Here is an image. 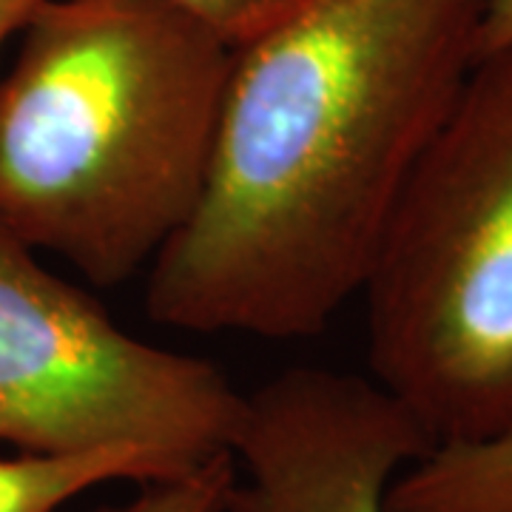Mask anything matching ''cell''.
<instances>
[{
	"label": "cell",
	"mask_w": 512,
	"mask_h": 512,
	"mask_svg": "<svg viewBox=\"0 0 512 512\" xmlns=\"http://www.w3.org/2000/svg\"><path fill=\"white\" fill-rule=\"evenodd\" d=\"M487 0H296L234 49L202 197L148 268L154 322L308 339L359 296L478 57Z\"/></svg>",
	"instance_id": "cell-1"
},
{
	"label": "cell",
	"mask_w": 512,
	"mask_h": 512,
	"mask_svg": "<svg viewBox=\"0 0 512 512\" xmlns=\"http://www.w3.org/2000/svg\"><path fill=\"white\" fill-rule=\"evenodd\" d=\"M231 55L160 0H52L0 74V228L97 288L148 271L202 197Z\"/></svg>",
	"instance_id": "cell-2"
},
{
	"label": "cell",
	"mask_w": 512,
	"mask_h": 512,
	"mask_svg": "<svg viewBox=\"0 0 512 512\" xmlns=\"http://www.w3.org/2000/svg\"><path fill=\"white\" fill-rule=\"evenodd\" d=\"M359 296L370 379L430 439L512 433V46L476 57Z\"/></svg>",
	"instance_id": "cell-3"
},
{
	"label": "cell",
	"mask_w": 512,
	"mask_h": 512,
	"mask_svg": "<svg viewBox=\"0 0 512 512\" xmlns=\"http://www.w3.org/2000/svg\"><path fill=\"white\" fill-rule=\"evenodd\" d=\"M40 256L0 228V444L134 447L174 476L231 456L245 393L225 370L131 336Z\"/></svg>",
	"instance_id": "cell-4"
},
{
	"label": "cell",
	"mask_w": 512,
	"mask_h": 512,
	"mask_svg": "<svg viewBox=\"0 0 512 512\" xmlns=\"http://www.w3.org/2000/svg\"><path fill=\"white\" fill-rule=\"evenodd\" d=\"M433 447L370 376L291 367L242 396L225 512H387L393 481Z\"/></svg>",
	"instance_id": "cell-5"
},
{
	"label": "cell",
	"mask_w": 512,
	"mask_h": 512,
	"mask_svg": "<svg viewBox=\"0 0 512 512\" xmlns=\"http://www.w3.org/2000/svg\"><path fill=\"white\" fill-rule=\"evenodd\" d=\"M387 512H512V433L436 444L393 481Z\"/></svg>",
	"instance_id": "cell-6"
},
{
	"label": "cell",
	"mask_w": 512,
	"mask_h": 512,
	"mask_svg": "<svg viewBox=\"0 0 512 512\" xmlns=\"http://www.w3.org/2000/svg\"><path fill=\"white\" fill-rule=\"evenodd\" d=\"M177 478L160 458L134 447L89 453H15L0 458V512H57L111 481Z\"/></svg>",
	"instance_id": "cell-7"
},
{
	"label": "cell",
	"mask_w": 512,
	"mask_h": 512,
	"mask_svg": "<svg viewBox=\"0 0 512 512\" xmlns=\"http://www.w3.org/2000/svg\"><path fill=\"white\" fill-rule=\"evenodd\" d=\"M231 481L234 461L225 456L185 476L143 484V493H137L131 501L97 512H225Z\"/></svg>",
	"instance_id": "cell-8"
},
{
	"label": "cell",
	"mask_w": 512,
	"mask_h": 512,
	"mask_svg": "<svg viewBox=\"0 0 512 512\" xmlns=\"http://www.w3.org/2000/svg\"><path fill=\"white\" fill-rule=\"evenodd\" d=\"M168 9L194 20L220 37L228 49H239L282 20L296 0H160Z\"/></svg>",
	"instance_id": "cell-9"
},
{
	"label": "cell",
	"mask_w": 512,
	"mask_h": 512,
	"mask_svg": "<svg viewBox=\"0 0 512 512\" xmlns=\"http://www.w3.org/2000/svg\"><path fill=\"white\" fill-rule=\"evenodd\" d=\"M512 46V0H487L478 26V57Z\"/></svg>",
	"instance_id": "cell-10"
},
{
	"label": "cell",
	"mask_w": 512,
	"mask_h": 512,
	"mask_svg": "<svg viewBox=\"0 0 512 512\" xmlns=\"http://www.w3.org/2000/svg\"><path fill=\"white\" fill-rule=\"evenodd\" d=\"M52 0H0V57Z\"/></svg>",
	"instance_id": "cell-11"
}]
</instances>
